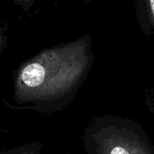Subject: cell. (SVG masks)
I'll list each match as a JSON object with an SVG mask.
<instances>
[{
  "label": "cell",
  "mask_w": 154,
  "mask_h": 154,
  "mask_svg": "<svg viewBox=\"0 0 154 154\" xmlns=\"http://www.w3.org/2000/svg\"><path fill=\"white\" fill-rule=\"evenodd\" d=\"M87 38L43 51L22 64L14 74V104L2 98L4 105L13 110L55 111L82 70L88 47Z\"/></svg>",
  "instance_id": "6da1fadb"
},
{
  "label": "cell",
  "mask_w": 154,
  "mask_h": 154,
  "mask_svg": "<svg viewBox=\"0 0 154 154\" xmlns=\"http://www.w3.org/2000/svg\"><path fill=\"white\" fill-rule=\"evenodd\" d=\"M42 149V143L39 141H33L4 150L0 152V154H41Z\"/></svg>",
  "instance_id": "7a4b0ae2"
},
{
  "label": "cell",
  "mask_w": 154,
  "mask_h": 154,
  "mask_svg": "<svg viewBox=\"0 0 154 154\" xmlns=\"http://www.w3.org/2000/svg\"><path fill=\"white\" fill-rule=\"evenodd\" d=\"M143 6H144L148 22L154 29V0H143Z\"/></svg>",
  "instance_id": "3957f363"
},
{
  "label": "cell",
  "mask_w": 154,
  "mask_h": 154,
  "mask_svg": "<svg viewBox=\"0 0 154 154\" xmlns=\"http://www.w3.org/2000/svg\"><path fill=\"white\" fill-rule=\"evenodd\" d=\"M110 154H129V152L123 147H120V146H117L116 148H114L111 152Z\"/></svg>",
  "instance_id": "277c9868"
},
{
  "label": "cell",
  "mask_w": 154,
  "mask_h": 154,
  "mask_svg": "<svg viewBox=\"0 0 154 154\" xmlns=\"http://www.w3.org/2000/svg\"><path fill=\"white\" fill-rule=\"evenodd\" d=\"M0 132H5V131H1V130H0Z\"/></svg>",
  "instance_id": "5b68a950"
}]
</instances>
